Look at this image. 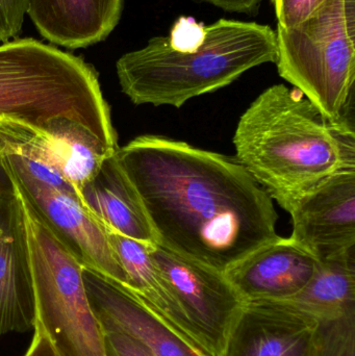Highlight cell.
<instances>
[{
    "label": "cell",
    "instance_id": "cell-1",
    "mask_svg": "<svg viewBox=\"0 0 355 356\" xmlns=\"http://www.w3.org/2000/svg\"><path fill=\"white\" fill-rule=\"evenodd\" d=\"M116 154L165 248L225 273L281 238L272 199L235 156L154 135Z\"/></svg>",
    "mask_w": 355,
    "mask_h": 356
},
{
    "label": "cell",
    "instance_id": "cell-2",
    "mask_svg": "<svg viewBox=\"0 0 355 356\" xmlns=\"http://www.w3.org/2000/svg\"><path fill=\"white\" fill-rule=\"evenodd\" d=\"M233 142L238 162L288 213L327 178L355 169L354 127L331 122L283 83L250 104Z\"/></svg>",
    "mask_w": 355,
    "mask_h": 356
},
{
    "label": "cell",
    "instance_id": "cell-3",
    "mask_svg": "<svg viewBox=\"0 0 355 356\" xmlns=\"http://www.w3.org/2000/svg\"><path fill=\"white\" fill-rule=\"evenodd\" d=\"M276 58V33L269 25L220 19L204 25L195 49H175L168 37H154L145 47L123 54L116 71L133 104L181 108Z\"/></svg>",
    "mask_w": 355,
    "mask_h": 356
},
{
    "label": "cell",
    "instance_id": "cell-4",
    "mask_svg": "<svg viewBox=\"0 0 355 356\" xmlns=\"http://www.w3.org/2000/svg\"><path fill=\"white\" fill-rule=\"evenodd\" d=\"M60 118L81 123L106 145L119 148L94 67L33 38L2 43L0 119L47 131Z\"/></svg>",
    "mask_w": 355,
    "mask_h": 356
},
{
    "label": "cell",
    "instance_id": "cell-5",
    "mask_svg": "<svg viewBox=\"0 0 355 356\" xmlns=\"http://www.w3.org/2000/svg\"><path fill=\"white\" fill-rule=\"evenodd\" d=\"M275 33L279 74L329 121L354 127L355 0H324Z\"/></svg>",
    "mask_w": 355,
    "mask_h": 356
},
{
    "label": "cell",
    "instance_id": "cell-6",
    "mask_svg": "<svg viewBox=\"0 0 355 356\" xmlns=\"http://www.w3.org/2000/svg\"><path fill=\"white\" fill-rule=\"evenodd\" d=\"M24 204L35 321L58 356H106L104 332L83 284V266Z\"/></svg>",
    "mask_w": 355,
    "mask_h": 356
},
{
    "label": "cell",
    "instance_id": "cell-7",
    "mask_svg": "<svg viewBox=\"0 0 355 356\" xmlns=\"http://www.w3.org/2000/svg\"><path fill=\"white\" fill-rule=\"evenodd\" d=\"M2 162L23 202L83 266L129 288V277L108 241L106 228L88 211L69 182H50L33 177L10 154Z\"/></svg>",
    "mask_w": 355,
    "mask_h": 356
},
{
    "label": "cell",
    "instance_id": "cell-8",
    "mask_svg": "<svg viewBox=\"0 0 355 356\" xmlns=\"http://www.w3.org/2000/svg\"><path fill=\"white\" fill-rule=\"evenodd\" d=\"M150 253L196 342L208 356H222L245 300L222 272L185 259L160 244L151 245Z\"/></svg>",
    "mask_w": 355,
    "mask_h": 356
},
{
    "label": "cell",
    "instance_id": "cell-9",
    "mask_svg": "<svg viewBox=\"0 0 355 356\" xmlns=\"http://www.w3.org/2000/svg\"><path fill=\"white\" fill-rule=\"evenodd\" d=\"M117 149L70 119H56L47 131L0 119V152H13L47 165L66 178L79 194L104 159Z\"/></svg>",
    "mask_w": 355,
    "mask_h": 356
},
{
    "label": "cell",
    "instance_id": "cell-10",
    "mask_svg": "<svg viewBox=\"0 0 355 356\" xmlns=\"http://www.w3.org/2000/svg\"><path fill=\"white\" fill-rule=\"evenodd\" d=\"M290 238L322 261L355 248V169L336 173L289 211Z\"/></svg>",
    "mask_w": 355,
    "mask_h": 356
},
{
    "label": "cell",
    "instance_id": "cell-11",
    "mask_svg": "<svg viewBox=\"0 0 355 356\" xmlns=\"http://www.w3.org/2000/svg\"><path fill=\"white\" fill-rule=\"evenodd\" d=\"M83 278L104 332H123L154 356H208L175 332L126 286L87 267H83Z\"/></svg>",
    "mask_w": 355,
    "mask_h": 356
},
{
    "label": "cell",
    "instance_id": "cell-12",
    "mask_svg": "<svg viewBox=\"0 0 355 356\" xmlns=\"http://www.w3.org/2000/svg\"><path fill=\"white\" fill-rule=\"evenodd\" d=\"M317 321L281 301H246L222 356H315Z\"/></svg>",
    "mask_w": 355,
    "mask_h": 356
},
{
    "label": "cell",
    "instance_id": "cell-13",
    "mask_svg": "<svg viewBox=\"0 0 355 356\" xmlns=\"http://www.w3.org/2000/svg\"><path fill=\"white\" fill-rule=\"evenodd\" d=\"M35 290L24 204L0 196V337L33 330Z\"/></svg>",
    "mask_w": 355,
    "mask_h": 356
},
{
    "label": "cell",
    "instance_id": "cell-14",
    "mask_svg": "<svg viewBox=\"0 0 355 356\" xmlns=\"http://www.w3.org/2000/svg\"><path fill=\"white\" fill-rule=\"evenodd\" d=\"M320 261L291 238L266 245L225 272L246 301H285L312 280Z\"/></svg>",
    "mask_w": 355,
    "mask_h": 356
},
{
    "label": "cell",
    "instance_id": "cell-15",
    "mask_svg": "<svg viewBox=\"0 0 355 356\" xmlns=\"http://www.w3.org/2000/svg\"><path fill=\"white\" fill-rule=\"evenodd\" d=\"M124 0H27L40 35L67 49L104 41L120 22Z\"/></svg>",
    "mask_w": 355,
    "mask_h": 356
},
{
    "label": "cell",
    "instance_id": "cell-16",
    "mask_svg": "<svg viewBox=\"0 0 355 356\" xmlns=\"http://www.w3.org/2000/svg\"><path fill=\"white\" fill-rule=\"evenodd\" d=\"M116 152L106 156L97 173L81 186V202L104 227L139 242L158 244L141 196Z\"/></svg>",
    "mask_w": 355,
    "mask_h": 356
},
{
    "label": "cell",
    "instance_id": "cell-17",
    "mask_svg": "<svg viewBox=\"0 0 355 356\" xmlns=\"http://www.w3.org/2000/svg\"><path fill=\"white\" fill-rule=\"evenodd\" d=\"M106 230L108 241L129 277V290L133 291L175 332L204 351L194 339L176 299L152 259L150 253L151 245L127 238L110 228H106Z\"/></svg>",
    "mask_w": 355,
    "mask_h": 356
},
{
    "label": "cell",
    "instance_id": "cell-18",
    "mask_svg": "<svg viewBox=\"0 0 355 356\" xmlns=\"http://www.w3.org/2000/svg\"><path fill=\"white\" fill-rule=\"evenodd\" d=\"M281 302L316 321L335 319L355 309V248L320 261L310 282Z\"/></svg>",
    "mask_w": 355,
    "mask_h": 356
},
{
    "label": "cell",
    "instance_id": "cell-19",
    "mask_svg": "<svg viewBox=\"0 0 355 356\" xmlns=\"http://www.w3.org/2000/svg\"><path fill=\"white\" fill-rule=\"evenodd\" d=\"M315 356H355V309L317 321Z\"/></svg>",
    "mask_w": 355,
    "mask_h": 356
},
{
    "label": "cell",
    "instance_id": "cell-20",
    "mask_svg": "<svg viewBox=\"0 0 355 356\" xmlns=\"http://www.w3.org/2000/svg\"><path fill=\"white\" fill-rule=\"evenodd\" d=\"M26 10L27 0H0V43L21 33Z\"/></svg>",
    "mask_w": 355,
    "mask_h": 356
},
{
    "label": "cell",
    "instance_id": "cell-21",
    "mask_svg": "<svg viewBox=\"0 0 355 356\" xmlns=\"http://www.w3.org/2000/svg\"><path fill=\"white\" fill-rule=\"evenodd\" d=\"M324 0H271L279 25L294 26L308 18Z\"/></svg>",
    "mask_w": 355,
    "mask_h": 356
},
{
    "label": "cell",
    "instance_id": "cell-22",
    "mask_svg": "<svg viewBox=\"0 0 355 356\" xmlns=\"http://www.w3.org/2000/svg\"><path fill=\"white\" fill-rule=\"evenodd\" d=\"M106 356H154L145 346L123 332H104Z\"/></svg>",
    "mask_w": 355,
    "mask_h": 356
},
{
    "label": "cell",
    "instance_id": "cell-23",
    "mask_svg": "<svg viewBox=\"0 0 355 356\" xmlns=\"http://www.w3.org/2000/svg\"><path fill=\"white\" fill-rule=\"evenodd\" d=\"M195 1L212 4L217 8H222L225 12L256 14L263 0H195Z\"/></svg>",
    "mask_w": 355,
    "mask_h": 356
},
{
    "label": "cell",
    "instance_id": "cell-24",
    "mask_svg": "<svg viewBox=\"0 0 355 356\" xmlns=\"http://www.w3.org/2000/svg\"><path fill=\"white\" fill-rule=\"evenodd\" d=\"M24 356H58L42 326L35 321L31 345Z\"/></svg>",
    "mask_w": 355,
    "mask_h": 356
},
{
    "label": "cell",
    "instance_id": "cell-25",
    "mask_svg": "<svg viewBox=\"0 0 355 356\" xmlns=\"http://www.w3.org/2000/svg\"><path fill=\"white\" fill-rule=\"evenodd\" d=\"M17 194L14 182L8 175L0 156V196H14Z\"/></svg>",
    "mask_w": 355,
    "mask_h": 356
}]
</instances>
